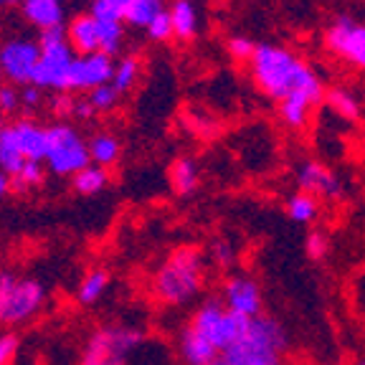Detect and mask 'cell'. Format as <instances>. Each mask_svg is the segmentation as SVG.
<instances>
[{
  "mask_svg": "<svg viewBox=\"0 0 365 365\" xmlns=\"http://www.w3.org/2000/svg\"><path fill=\"white\" fill-rule=\"evenodd\" d=\"M205 257H208V264H213L216 269H231L236 264V249L231 241L226 239H213L208 251H205Z\"/></svg>",
  "mask_w": 365,
  "mask_h": 365,
  "instance_id": "cell-32",
  "label": "cell"
},
{
  "mask_svg": "<svg viewBox=\"0 0 365 365\" xmlns=\"http://www.w3.org/2000/svg\"><path fill=\"white\" fill-rule=\"evenodd\" d=\"M8 127H11V125H8V122H6V114L0 112V137L6 135V130H8Z\"/></svg>",
  "mask_w": 365,
  "mask_h": 365,
  "instance_id": "cell-44",
  "label": "cell"
},
{
  "mask_svg": "<svg viewBox=\"0 0 365 365\" xmlns=\"http://www.w3.org/2000/svg\"><path fill=\"white\" fill-rule=\"evenodd\" d=\"M284 213L289 216V221L294 223H314L319 218V198H314L312 193H304V190H297L287 198Z\"/></svg>",
  "mask_w": 365,
  "mask_h": 365,
  "instance_id": "cell-26",
  "label": "cell"
},
{
  "mask_svg": "<svg viewBox=\"0 0 365 365\" xmlns=\"http://www.w3.org/2000/svg\"><path fill=\"white\" fill-rule=\"evenodd\" d=\"M21 107H23L21 86L11 84V81H3V84H0V112L6 114V117H11V114H16Z\"/></svg>",
  "mask_w": 365,
  "mask_h": 365,
  "instance_id": "cell-37",
  "label": "cell"
},
{
  "mask_svg": "<svg viewBox=\"0 0 365 365\" xmlns=\"http://www.w3.org/2000/svg\"><path fill=\"white\" fill-rule=\"evenodd\" d=\"M46 170H48V168H46V163L29 160V163L21 168V173L11 178V190H13V193H26V190L36 188V185H41V182H43Z\"/></svg>",
  "mask_w": 365,
  "mask_h": 365,
  "instance_id": "cell-30",
  "label": "cell"
},
{
  "mask_svg": "<svg viewBox=\"0 0 365 365\" xmlns=\"http://www.w3.org/2000/svg\"><path fill=\"white\" fill-rule=\"evenodd\" d=\"M48 302V289L41 279L0 269V325L16 327L26 325Z\"/></svg>",
  "mask_w": 365,
  "mask_h": 365,
  "instance_id": "cell-4",
  "label": "cell"
},
{
  "mask_svg": "<svg viewBox=\"0 0 365 365\" xmlns=\"http://www.w3.org/2000/svg\"><path fill=\"white\" fill-rule=\"evenodd\" d=\"M170 8L168 0H130V6L125 8V23L132 29H148L150 23L165 13Z\"/></svg>",
  "mask_w": 365,
  "mask_h": 365,
  "instance_id": "cell-25",
  "label": "cell"
},
{
  "mask_svg": "<svg viewBox=\"0 0 365 365\" xmlns=\"http://www.w3.org/2000/svg\"><path fill=\"white\" fill-rule=\"evenodd\" d=\"M91 163L89 145L81 132L68 122H56L48 127V150H46V168L51 175L74 178Z\"/></svg>",
  "mask_w": 365,
  "mask_h": 365,
  "instance_id": "cell-8",
  "label": "cell"
},
{
  "mask_svg": "<svg viewBox=\"0 0 365 365\" xmlns=\"http://www.w3.org/2000/svg\"><path fill=\"white\" fill-rule=\"evenodd\" d=\"M312 104L304 102L299 97H289V99H282L277 102V114H279V122L287 127V130H304L312 120Z\"/></svg>",
  "mask_w": 365,
  "mask_h": 365,
  "instance_id": "cell-24",
  "label": "cell"
},
{
  "mask_svg": "<svg viewBox=\"0 0 365 365\" xmlns=\"http://www.w3.org/2000/svg\"><path fill=\"white\" fill-rule=\"evenodd\" d=\"M325 107L342 122H358L360 120V99L355 97L348 86H327L325 91Z\"/></svg>",
  "mask_w": 365,
  "mask_h": 365,
  "instance_id": "cell-22",
  "label": "cell"
},
{
  "mask_svg": "<svg viewBox=\"0 0 365 365\" xmlns=\"http://www.w3.org/2000/svg\"><path fill=\"white\" fill-rule=\"evenodd\" d=\"M145 340V332L130 325L97 327L84 342L79 365H127Z\"/></svg>",
  "mask_w": 365,
  "mask_h": 365,
  "instance_id": "cell-6",
  "label": "cell"
},
{
  "mask_svg": "<svg viewBox=\"0 0 365 365\" xmlns=\"http://www.w3.org/2000/svg\"><path fill=\"white\" fill-rule=\"evenodd\" d=\"M21 13L38 31L66 26V3L63 0H23Z\"/></svg>",
  "mask_w": 365,
  "mask_h": 365,
  "instance_id": "cell-15",
  "label": "cell"
},
{
  "mask_svg": "<svg viewBox=\"0 0 365 365\" xmlns=\"http://www.w3.org/2000/svg\"><path fill=\"white\" fill-rule=\"evenodd\" d=\"M114 66L117 58L107 56V53H86V56H76L66 76V91L68 94H89L91 89H97L102 84H109L114 79Z\"/></svg>",
  "mask_w": 365,
  "mask_h": 365,
  "instance_id": "cell-11",
  "label": "cell"
},
{
  "mask_svg": "<svg viewBox=\"0 0 365 365\" xmlns=\"http://www.w3.org/2000/svg\"><path fill=\"white\" fill-rule=\"evenodd\" d=\"M221 299L231 312L246 319H257L264 314V294L262 287L249 274H231L221 287Z\"/></svg>",
  "mask_w": 365,
  "mask_h": 365,
  "instance_id": "cell-12",
  "label": "cell"
},
{
  "mask_svg": "<svg viewBox=\"0 0 365 365\" xmlns=\"http://www.w3.org/2000/svg\"><path fill=\"white\" fill-rule=\"evenodd\" d=\"M13 6H23V0H0V8H13Z\"/></svg>",
  "mask_w": 365,
  "mask_h": 365,
  "instance_id": "cell-43",
  "label": "cell"
},
{
  "mask_svg": "<svg viewBox=\"0 0 365 365\" xmlns=\"http://www.w3.org/2000/svg\"><path fill=\"white\" fill-rule=\"evenodd\" d=\"M353 365H365V355H360V358L353 360Z\"/></svg>",
  "mask_w": 365,
  "mask_h": 365,
  "instance_id": "cell-45",
  "label": "cell"
},
{
  "mask_svg": "<svg viewBox=\"0 0 365 365\" xmlns=\"http://www.w3.org/2000/svg\"><path fill=\"white\" fill-rule=\"evenodd\" d=\"M249 74L254 86L274 102L289 97L304 99L312 107L325 102L327 86L322 84V76L287 46L262 41L249 61Z\"/></svg>",
  "mask_w": 365,
  "mask_h": 365,
  "instance_id": "cell-1",
  "label": "cell"
},
{
  "mask_svg": "<svg viewBox=\"0 0 365 365\" xmlns=\"http://www.w3.org/2000/svg\"><path fill=\"white\" fill-rule=\"evenodd\" d=\"M140 76H143V61H140V56H135V53H127V56H120V61L114 66L112 84L117 86L122 94H127V91H132L137 86Z\"/></svg>",
  "mask_w": 365,
  "mask_h": 365,
  "instance_id": "cell-28",
  "label": "cell"
},
{
  "mask_svg": "<svg viewBox=\"0 0 365 365\" xmlns=\"http://www.w3.org/2000/svg\"><path fill=\"white\" fill-rule=\"evenodd\" d=\"M122 94L117 86L109 81V84H102V86H97V89H91L89 94H86V99L91 102V107L97 109V114H109V112H114V109L120 107L122 104Z\"/></svg>",
  "mask_w": 365,
  "mask_h": 365,
  "instance_id": "cell-31",
  "label": "cell"
},
{
  "mask_svg": "<svg viewBox=\"0 0 365 365\" xmlns=\"http://www.w3.org/2000/svg\"><path fill=\"white\" fill-rule=\"evenodd\" d=\"M99 23V51L117 58L125 48L127 31L125 21H97Z\"/></svg>",
  "mask_w": 365,
  "mask_h": 365,
  "instance_id": "cell-27",
  "label": "cell"
},
{
  "mask_svg": "<svg viewBox=\"0 0 365 365\" xmlns=\"http://www.w3.org/2000/svg\"><path fill=\"white\" fill-rule=\"evenodd\" d=\"M8 190H11V175H8V173L0 168V198H6Z\"/></svg>",
  "mask_w": 365,
  "mask_h": 365,
  "instance_id": "cell-42",
  "label": "cell"
},
{
  "mask_svg": "<svg viewBox=\"0 0 365 365\" xmlns=\"http://www.w3.org/2000/svg\"><path fill=\"white\" fill-rule=\"evenodd\" d=\"M18 345H21V340L16 332H0V365H13L18 355Z\"/></svg>",
  "mask_w": 365,
  "mask_h": 365,
  "instance_id": "cell-38",
  "label": "cell"
},
{
  "mask_svg": "<svg viewBox=\"0 0 365 365\" xmlns=\"http://www.w3.org/2000/svg\"><path fill=\"white\" fill-rule=\"evenodd\" d=\"M21 104L23 109H38L43 104V89L36 84L21 86Z\"/></svg>",
  "mask_w": 365,
  "mask_h": 365,
  "instance_id": "cell-40",
  "label": "cell"
},
{
  "mask_svg": "<svg viewBox=\"0 0 365 365\" xmlns=\"http://www.w3.org/2000/svg\"><path fill=\"white\" fill-rule=\"evenodd\" d=\"M170 188L175 195L185 198V195H193L200 185V168L190 155H180V158L173 160L170 165Z\"/></svg>",
  "mask_w": 365,
  "mask_h": 365,
  "instance_id": "cell-18",
  "label": "cell"
},
{
  "mask_svg": "<svg viewBox=\"0 0 365 365\" xmlns=\"http://www.w3.org/2000/svg\"><path fill=\"white\" fill-rule=\"evenodd\" d=\"M188 325L200 337H205V340L211 342L218 353H223V350H228L244 335L249 319L231 312L221 297H205L203 302L193 309Z\"/></svg>",
  "mask_w": 365,
  "mask_h": 365,
  "instance_id": "cell-5",
  "label": "cell"
},
{
  "mask_svg": "<svg viewBox=\"0 0 365 365\" xmlns=\"http://www.w3.org/2000/svg\"><path fill=\"white\" fill-rule=\"evenodd\" d=\"M257 46H259L257 41L249 38V36L234 34V36H228V41H226V51H228V56L234 58V61L249 63V61H251V56H254V51H257Z\"/></svg>",
  "mask_w": 365,
  "mask_h": 365,
  "instance_id": "cell-33",
  "label": "cell"
},
{
  "mask_svg": "<svg viewBox=\"0 0 365 365\" xmlns=\"http://www.w3.org/2000/svg\"><path fill=\"white\" fill-rule=\"evenodd\" d=\"M112 182V175H109V168H102L97 163H89L84 170H79L74 178H71V188L79 195H97L102 190H107V185Z\"/></svg>",
  "mask_w": 365,
  "mask_h": 365,
  "instance_id": "cell-23",
  "label": "cell"
},
{
  "mask_svg": "<svg viewBox=\"0 0 365 365\" xmlns=\"http://www.w3.org/2000/svg\"><path fill=\"white\" fill-rule=\"evenodd\" d=\"M297 185L304 193H312L319 200H340L345 195L342 180L335 170L319 163V160H304L299 170H297Z\"/></svg>",
  "mask_w": 365,
  "mask_h": 365,
  "instance_id": "cell-13",
  "label": "cell"
},
{
  "mask_svg": "<svg viewBox=\"0 0 365 365\" xmlns=\"http://www.w3.org/2000/svg\"><path fill=\"white\" fill-rule=\"evenodd\" d=\"M325 48L348 66L365 71V23L337 16L325 29Z\"/></svg>",
  "mask_w": 365,
  "mask_h": 365,
  "instance_id": "cell-9",
  "label": "cell"
},
{
  "mask_svg": "<svg viewBox=\"0 0 365 365\" xmlns=\"http://www.w3.org/2000/svg\"><path fill=\"white\" fill-rule=\"evenodd\" d=\"M109 284H112V277H109V272L104 267L86 269L84 277L79 279V287H76V302H79L81 307L97 304L109 292Z\"/></svg>",
  "mask_w": 365,
  "mask_h": 365,
  "instance_id": "cell-20",
  "label": "cell"
},
{
  "mask_svg": "<svg viewBox=\"0 0 365 365\" xmlns=\"http://www.w3.org/2000/svg\"><path fill=\"white\" fill-rule=\"evenodd\" d=\"M89 13L97 21H125V8L114 0H89Z\"/></svg>",
  "mask_w": 365,
  "mask_h": 365,
  "instance_id": "cell-36",
  "label": "cell"
},
{
  "mask_svg": "<svg viewBox=\"0 0 365 365\" xmlns=\"http://www.w3.org/2000/svg\"><path fill=\"white\" fill-rule=\"evenodd\" d=\"M114 3H120L122 8H127V6H130V0H114Z\"/></svg>",
  "mask_w": 365,
  "mask_h": 365,
  "instance_id": "cell-46",
  "label": "cell"
},
{
  "mask_svg": "<svg viewBox=\"0 0 365 365\" xmlns=\"http://www.w3.org/2000/svg\"><path fill=\"white\" fill-rule=\"evenodd\" d=\"M178 355L185 365H211L221 353L205 337H200L193 327L185 325L178 332Z\"/></svg>",
  "mask_w": 365,
  "mask_h": 365,
  "instance_id": "cell-17",
  "label": "cell"
},
{
  "mask_svg": "<svg viewBox=\"0 0 365 365\" xmlns=\"http://www.w3.org/2000/svg\"><path fill=\"white\" fill-rule=\"evenodd\" d=\"M18 148L23 150L26 160L46 163V150H48V127L38 125L34 117H21L11 125Z\"/></svg>",
  "mask_w": 365,
  "mask_h": 365,
  "instance_id": "cell-14",
  "label": "cell"
},
{
  "mask_svg": "<svg viewBox=\"0 0 365 365\" xmlns=\"http://www.w3.org/2000/svg\"><path fill=\"white\" fill-rule=\"evenodd\" d=\"M66 29V38L74 48L76 56H86V53H99V23L89 11L79 13L63 26Z\"/></svg>",
  "mask_w": 365,
  "mask_h": 365,
  "instance_id": "cell-16",
  "label": "cell"
},
{
  "mask_svg": "<svg viewBox=\"0 0 365 365\" xmlns=\"http://www.w3.org/2000/svg\"><path fill=\"white\" fill-rule=\"evenodd\" d=\"M74 117H76V120L89 122V120H94V117H97V109L91 107L89 99H76V104H74Z\"/></svg>",
  "mask_w": 365,
  "mask_h": 365,
  "instance_id": "cell-41",
  "label": "cell"
},
{
  "mask_svg": "<svg viewBox=\"0 0 365 365\" xmlns=\"http://www.w3.org/2000/svg\"><path fill=\"white\" fill-rule=\"evenodd\" d=\"M41 58L36 66V74L31 84L41 86L43 91H66V76L68 68L74 63L76 53L66 38V29H51L41 31L38 36Z\"/></svg>",
  "mask_w": 365,
  "mask_h": 365,
  "instance_id": "cell-7",
  "label": "cell"
},
{
  "mask_svg": "<svg viewBox=\"0 0 365 365\" xmlns=\"http://www.w3.org/2000/svg\"><path fill=\"white\" fill-rule=\"evenodd\" d=\"M170 21L178 41H193L200 31V16L193 0H170Z\"/></svg>",
  "mask_w": 365,
  "mask_h": 365,
  "instance_id": "cell-19",
  "label": "cell"
},
{
  "mask_svg": "<svg viewBox=\"0 0 365 365\" xmlns=\"http://www.w3.org/2000/svg\"><path fill=\"white\" fill-rule=\"evenodd\" d=\"M38 58H41L38 41L26 38V36H18V38H11L0 46V68H3V76H6V81H11L16 86H26L34 81Z\"/></svg>",
  "mask_w": 365,
  "mask_h": 365,
  "instance_id": "cell-10",
  "label": "cell"
},
{
  "mask_svg": "<svg viewBox=\"0 0 365 365\" xmlns=\"http://www.w3.org/2000/svg\"><path fill=\"white\" fill-rule=\"evenodd\" d=\"M287 350L284 327L269 314L249 319L244 335L211 365H282Z\"/></svg>",
  "mask_w": 365,
  "mask_h": 365,
  "instance_id": "cell-3",
  "label": "cell"
},
{
  "mask_svg": "<svg viewBox=\"0 0 365 365\" xmlns=\"http://www.w3.org/2000/svg\"><path fill=\"white\" fill-rule=\"evenodd\" d=\"M74 104L76 102L68 97V91H56V97L51 99V112L66 120V117H74Z\"/></svg>",
  "mask_w": 365,
  "mask_h": 365,
  "instance_id": "cell-39",
  "label": "cell"
},
{
  "mask_svg": "<svg viewBox=\"0 0 365 365\" xmlns=\"http://www.w3.org/2000/svg\"><path fill=\"white\" fill-rule=\"evenodd\" d=\"M208 282V257L198 246H178L160 264L150 279V292L165 307H185L195 302Z\"/></svg>",
  "mask_w": 365,
  "mask_h": 365,
  "instance_id": "cell-2",
  "label": "cell"
},
{
  "mask_svg": "<svg viewBox=\"0 0 365 365\" xmlns=\"http://www.w3.org/2000/svg\"><path fill=\"white\" fill-rule=\"evenodd\" d=\"M89 145V158L91 163H97L102 168H112L120 163L122 158V140L112 132H94V135L86 140Z\"/></svg>",
  "mask_w": 365,
  "mask_h": 365,
  "instance_id": "cell-21",
  "label": "cell"
},
{
  "mask_svg": "<svg viewBox=\"0 0 365 365\" xmlns=\"http://www.w3.org/2000/svg\"><path fill=\"white\" fill-rule=\"evenodd\" d=\"M145 34H148L150 41H155V43H168L170 38H175V31H173V21H170V13H160L158 18H155L153 23H150L148 29H145Z\"/></svg>",
  "mask_w": 365,
  "mask_h": 365,
  "instance_id": "cell-35",
  "label": "cell"
},
{
  "mask_svg": "<svg viewBox=\"0 0 365 365\" xmlns=\"http://www.w3.org/2000/svg\"><path fill=\"white\" fill-rule=\"evenodd\" d=\"M304 254H307L312 262H322V259L330 254V236H327L325 231H319V228L309 231L307 239H304Z\"/></svg>",
  "mask_w": 365,
  "mask_h": 365,
  "instance_id": "cell-34",
  "label": "cell"
},
{
  "mask_svg": "<svg viewBox=\"0 0 365 365\" xmlns=\"http://www.w3.org/2000/svg\"><path fill=\"white\" fill-rule=\"evenodd\" d=\"M29 160H26V155H23V150L18 148L16 137H13L11 127L6 130V135L0 137V168L8 173V175H18L21 173V168L26 165Z\"/></svg>",
  "mask_w": 365,
  "mask_h": 365,
  "instance_id": "cell-29",
  "label": "cell"
}]
</instances>
